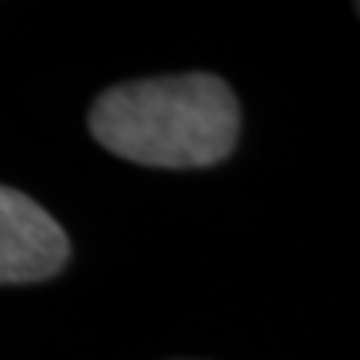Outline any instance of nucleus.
Listing matches in <instances>:
<instances>
[{
  "label": "nucleus",
  "instance_id": "f257e3e1",
  "mask_svg": "<svg viewBox=\"0 0 360 360\" xmlns=\"http://www.w3.org/2000/svg\"><path fill=\"white\" fill-rule=\"evenodd\" d=\"M90 134L130 164L214 167L237 147L240 103L227 80L204 70L127 80L94 101Z\"/></svg>",
  "mask_w": 360,
  "mask_h": 360
},
{
  "label": "nucleus",
  "instance_id": "f03ea898",
  "mask_svg": "<svg viewBox=\"0 0 360 360\" xmlns=\"http://www.w3.org/2000/svg\"><path fill=\"white\" fill-rule=\"evenodd\" d=\"M70 257L64 227L27 193L0 187V283H40Z\"/></svg>",
  "mask_w": 360,
  "mask_h": 360
}]
</instances>
